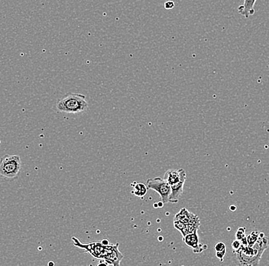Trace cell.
Here are the masks:
<instances>
[{
    "label": "cell",
    "mask_w": 269,
    "mask_h": 266,
    "mask_svg": "<svg viewBox=\"0 0 269 266\" xmlns=\"http://www.w3.org/2000/svg\"><path fill=\"white\" fill-rule=\"evenodd\" d=\"M21 168V158L18 155H8L7 154L1 159L0 175L3 178H15L19 174Z\"/></svg>",
    "instance_id": "obj_4"
},
{
    "label": "cell",
    "mask_w": 269,
    "mask_h": 266,
    "mask_svg": "<svg viewBox=\"0 0 269 266\" xmlns=\"http://www.w3.org/2000/svg\"><path fill=\"white\" fill-rule=\"evenodd\" d=\"M119 243L112 244L111 247L107 251L105 257L101 260H104V264L109 265V266H120V263L123 260L124 257L119 250Z\"/></svg>",
    "instance_id": "obj_7"
},
{
    "label": "cell",
    "mask_w": 269,
    "mask_h": 266,
    "mask_svg": "<svg viewBox=\"0 0 269 266\" xmlns=\"http://www.w3.org/2000/svg\"><path fill=\"white\" fill-rule=\"evenodd\" d=\"M214 250L215 252L227 251V246H226L225 243L223 241L218 242L214 246Z\"/></svg>",
    "instance_id": "obj_15"
},
{
    "label": "cell",
    "mask_w": 269,
    "mask_h": 266,
    "mask_svg": "<svg viewBox=\"0 0 269 266\" xmlns=\"http://www.w3.org/2000/svg\"><path fill=\"white\" fill-rule=\"evenodd\" d=\"M174 220H179L185 224L188 223H197L200 222V218L195 214H193L192 212L189 211L187 209L182 208L178 214H176Z\"/></svg>",
    "instance_id": "obj_9"
},
{
    "label": "cell",
    "mask_w": 269,
    "mask_h": 266,
    "mask_svg": "<svg viewBox=\"0 0 269 266\" xmlns=\"http://www.w3.org/2000/svg\"><path fill=\"white\" fill-rule=\"evenodd\" d=\"M133 187L132 194L136 196V197H140V198H143L144 196L146 195L148 190H149L147 184H143V183H138V184L134 183V186Z\"/></svg>",
    "instance_id": "obj_12"
},
{
    "label": "cell",
    "mask_w": 269,
    "mask_h": 266,
    "mask_svg": "<svg viewBox=\"0 0 269 266\" xmlns=\"http://www.w3.org/2000/svg\"><path fill=\"white\" fill-rule=\"evenodd\" d=\"M237 210V207H235V206H233V207H230V210L231 211H234V210Z\"/></svg>",
    "instance_id": "obj_20"
},
{
    "label": "cell",
    "mask_w": 269,
    "mask_h": 266,
    "mask_svg": "<svg viewBox=\"0 0 269 266\" xmlns=\"http://www.w3.org/2000/svg\"><path fill=\"white\" fill-rule=\"evenodd\" d=\"M56 107L60 112L78 114L87 109L88 103L84 94H71L60 100Z\"/></svg>",
    "instance_id": "obj_2"
},
{
    "label": "cell",
    "mask_w": 269,
    "mask_h": 266,
    "mask_svg": "<svg viewBox=\"0 0 269 266\" xmlns=\"http://www.w3.org/2000/svg\"><path fill=\"white\" fill-rule=\"evenodd\" d=\"M257 0H244L243 4L238 7V12L240 15H243L245 18H250L256 13L255 5Z\"/></svg>",
    "instance_id": "obj_11"
},
{
    "label": "cell",
    "mask_w": 269,
    "mask_h": 266,
    "mask_svg": "<svg viewBox=\"0 0 269 266\" xmlns=\"http://www.w3.org/2000/svg\"><path fill=\"white\" fill-rule=\"evenodd\" d=\"M269 247V239L260 232V237L253 247H242L239 251L233 252V261L240 266H258Z\"/></svg>",
    "instance_id": "obj_1"
},
{
    "label": "cell",
    "mask_w": 269,
    "mask_h": 266,
    "mask_svg": "<svg viewBox=\"0 0 269 266\" xmlns=\"http://www.w3.org/2000/svg\"><path fill=\"white\" fill-rule=\"evenodd\" d=\"M186 179H187V177L182 179L177 184L171 186V196H170L169 203H171V204H177V203H178L179 200H180L181 195L184 193V184H185Z\"/></svg>",
    "instance_id": "obj_10"
},
{
    "label": "cell",
    "mask_w": 269,
    "mask_h": 266,
    "mask_svg": "<svg viewBox=\"0 0 269 266\" xmlns=\"http://www.w3.org/2000/svg\"><path fill=\"white\" fill-rule=\"evenodd\" d=\"M260 232L258 230H253L250 232V234L246 235L247 241H248L249 247H253L257 242L258 239L260 237Z\"/></svg>",
    "instance_id": "obj_14"
},
{
    "label": "cell",
    "mask_w": 269,
    "mask_h": 266,
    "mask_svg": "<svg viewBox=\"0 0 269 266\" xmlns=\"http://www.w3.org/2000/svg\"><path fill=\"white\" fill-rule=\"evenodd\" d=\"M73 243L75 247L85 250L87 253L91 255L97 260H103L106 253L108 251L111 246L110 240H104L100 242H92V243H83L76 237H72Z\"/></svg>",
    "instance_id": "obj_3"
},
{
    "label": "cell",
    "mask_w": 269,
    "mask_h": 266,
    "mask_svg": "<svg viewBox=\"0 0 269 266\" xmlns=\"http://www.w3.org/2000/svg\"><path fill=\"white\" fill-rule=\"evenodd\" d=\"M200 227V222H197V223H191L186 224L184 230L181 232L182 237L187 235L189 233H196L198 232L199 228Z\"/></svg>",
    "instance_id": "obj_13"
},
{
    "label": "cell",
    "mask_w": 269,
    "mask_h": 266,
    "mask_svg": "<svg viewBox=\"0 0 269 266\" xmlns=\"http://www.w3.org/2000/svg\"><path fill=\"white\" fill-rule=\"evenodd\" d=\"M175 6V4L173 1H167V2L164 3V8L165 9H172Z\"/></svg>",
    "instance_id": "obj_19"
},
{
    "label": "cell",
    "mask_w": 269,
    "mask_h": 266,
    "mask_svg": "<svg viewBox=\"0 0 269 266\" xmlns=\"http://www.w3.org/2000/svg\"><path fill=\"white\" fill-rule=\"evenodd\" d=\"M246 227H240L237 230V233H236V239L237 240H241L243 237L246 236Z\"/></svg>",
    "instance_id": "obj_16"
},
{
    "label": "cell",
    "mask_w": 269,
    "mask_h": 266,
    "mask_svg": "<svg viewBox=\"0 0 269 266\" xmlns=\"http://www.w3.org/2000/svg\"><path fill=\"white\" fill-rule=\"evenodd\" d=\"M147 186L150 190L158 193L161 197V202L166 204L169 203L170 196L171 194V187L168 183L161 177H155L147 180Z\"/></svg>",
    "instance_id": "obj_5"
},
{
    "label": "cell",
    "mask_w": 269,
    "mask_h": 266,
    "mask_svg": "<svg viewBox=\"0 0 269 266\" xmlns=\"http://www.w3.org/2000/svg\"><path fill=\"white\" fill-rule=\"evenodd\" d=\"M226 254H227V251L215 252L216 257L219 259L221 262L223 261V259H224Z\"/></svg>",
    "instance_id": "obj_18"
},
{
    "label": "cell",
    "mask_w": 269,
    "mask_h": 266,
    "mask_svg": "<svg viewBox=\"0 0 269 266\" xmlns=\"http://www.w3.org/2000/svg\"><path fill=\"white\" fill-rule=\"evenodd\" d=\"M183 241L189 248L192 250L193 253L196 254H200L208 248L207 245L200 243L197 232L189 233L187 235L184 236L183 237Z\"/></svg>",
    "instance_id": "obj_6"
},
{
    "label": "cell",
    "mask_w": 269,
    "mask_h": 266,
    "mask_svg": "<svg viewBox=\"0 0 269 266\" xmlns=\"http://www.w3.org/2000/svg\"><path fill=\"white\" fill-rule=\"evenodd\" d=\"M242 247H243V245H242L241 241L237 240V239H236V240H234V241L233 242V243H232L233 252L239 251V250L242 248Z\"/></svg>",
    "instance_id": "obj_17"
},
{
    "label": "cell",
    "mask_w": 269,
    "mask_h": 266,
    "mask_svg": "<svg viewBox=\"0 0 269 266\" xmlns=\"http://www.w3.org/2000/svg\"><path fill=\"white\" fill-rule=\"evenodd\" d=\"M185 177H187V174L184 169H179V170L170 169L166 171L164 175V180L171 186L177 184Z\"/></svg>",
    "instance_id": "obj_8"
}]
</instances>
